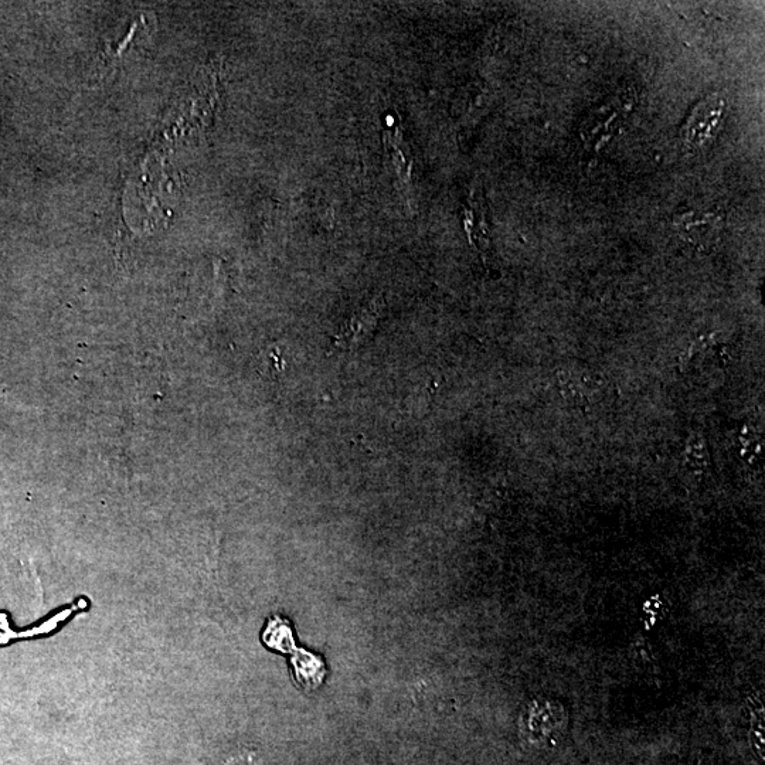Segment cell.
I'll return each mask as SVG.
<instances>
[{
	"label": "cell",
	"mask_w": 765,
	"mask_h": 765,
	"mask_svg": "<svg viewBox=\"0 0 765 765\" xmlns=\"http://www.w3.org/2000/svg\"><path fill=\"white\" fill-rule=\"evenodd\" d=\"M298 656L299 658L294 659L298 680H301L302 685H319L323 675L321 662L314 658V655L306 654V652H301Z\"/></svg>",
	"instance_id": "277c9868"
},
{
	"label": "cell",
	"mask_w": 765,
	"mask_h": 765,
	"mask_svg": "<svg viewBox=\"0 0 765 765\" xmlns=\"http://www.w3.org/2000/svg\"><path fill=\"white\" fill-rule=\"evenodd\" d=\"M384 308V299H373L369 304L362 306L359 311L350 316L348 322L343 326L342 331L336 336L335 350H353L359 348L366 342L373 332L376 331L377 323Z\"/></svg>",
	"instance_id": "7a4b0ae2"
},
{
	"label": "cell",
	"mask_w": 765,
	"mask_h": 765,
	"mask_svg": "<svg viewBox=\"0 0 765 765\" xmlns=\"http://www.w3.org/2000/svg\"><path fill=\"white\" fill-rule=\"evenodd\" d=\"M726 102L717 95H710L696 105L688 122L682 128V141L690 151H702L712 145L722 127Z\"/></svg>",
	"instance_id": "6da1fadb"
},
{
	"label": "cell",
	"mask_w": 765,
	"mask_h": 765,
	"mask_svg": "<svg viewBox=\"0 0 765 765\" xmlns=\"http://www.w3.org/2000/svg\"><path fill=\"white\" fill-rule=\"evenodd\" d=\"M384 141H386L387 151L390 153L391 162H393L400 185L406 190V195L413 196L414 158L411 155L413 152H411L410 145L404 138L401 127L394 125V127L387 129Z\"/></svg>",
	"instance_id": "3957f363"
}]
</instances>
